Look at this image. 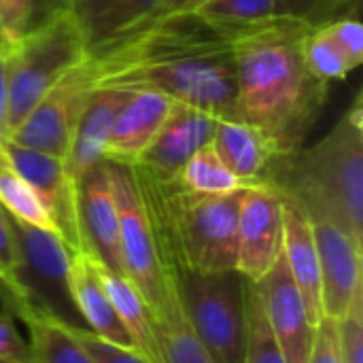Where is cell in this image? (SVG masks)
I'll return each instance as SVG.
<instances>
[{
  "mask_svg": "<svg viewBox=\"0 0 363 363\" xmlns=\"http://www.w3.org/2000/svg\"><path fill=\"white\" fill-rule=\"evenodd\" d=\"M87 60L96 87L160 91L217 119H236L232 30L198 13L128 32Z\"/></svg>",
  "mask_w": 363,
  "mask_h": 363,
  "instance_id": "cell-1",
  "label": "cell"
},
{
  "mask_svg": "<svg viewBox=\"0 0 363 363\" xmlns=\"http://www.w3.org/2000/svg\"><path fill=\"white\" fill-rule=\"evenodd\" d=\"M313 23L270 17L230 28L236 68V119L259 130L277 157L300 151L317 123L328 85L302 55V40Z\"/></svg>",
  "mask_w": 363,
  "mask_h": 363,
  "instance_id": "cell-2",
  "label": "cell"
},
{
  "mask_svg": "<svg viewBox=\"0 0 363 363\" xmlns=\"http://www.w3.org/2000/svg\"><path fill=\"white\" fill-rule=\"evenodd\" d=\"M279 179H268L302 208L334 215L363 242V113L362 94L351 111L313 149L296 151Z\"/></svg>",
  "mask_w": 363,
  "mask_h": 363,
  "instance_id": "cell-3",
  "label": "cell"
},
{
  "mask_svg": "<svg viewBox=\"0 0 363 363\" xmlns=\"http://www.w3.org/2000/svg\"><path fill=\"white\" fill-rule=\"evenodd\" d=\"M185 321L215 363L245 362L247 279L236 270L194 272L164 264Z\"/></svg>",
  "mask_w": 363,
  "mask_h": 363,
  "instance_id": "cell-4",
  "label": "cell"
},
{
  "mask_svg": "<svg viewBox=\"0 0 363 363\" xmlns=\"http://www.w3.org/2000/svg\"><path fill=\"white\" fill-rule=\"evenodd\" d=\"M2 55L6 70V136L66 72L87 60L70 13L2 45Z\"/></svg>",
  "mask_w": 363,
  "mask_h": 363,
  "instance_id": "cell-5",
  "label": "cell"
},
{
  "mask_svg": "<svg viewBox=\"0 0 363 363\" xmlns=\"http://www.w3.org/2000/svg\"><path fill=\"white\" fill-rule=\"evenodd\" d=\"M9 219L17 245V285L21 291V306L15 317L34 311L72 330H87L68 287L72 251L60 236L21 223L11 215Z\"/></svg>",
  "mask_w": 363,
  "mask_h": 363,
  "instance_id": "cell-6",
  "label": "cell"
},
{
  "mask_svg": "<svg viewBox=\"0 0 363 363\" xmlns=\"http://www.w3.org/2000/svg\"><path fill=\"white\" fill-rule=\"evenodd\" d=\"M104 166L117 204L121 270L153 313L168 300L172 283L160 259L155 234L134 177V168L111 160H104Z\"/></svg>",
  "mask_w": 363,
  "mask_h": 363,
  "instance_id": "cell-7",
  "label": "cell"
},
{
  "mask_svg": "<svg viewBox=\"0 0 363 363\" xmlns=\"http://www.w3.org/2000/svg\"><path fill=\"white\" fill-rule=\"evenodd\" d=\"M94 85L89 60L66 72L6 136L13 143L64 162L77 121L87 106Z\"/></svg>",
  "mask_w": 363,
  "mask_h": 363,
  "instance_id": "cell-8",
  "label": "cell"
},
{
  "mask_svg": "<svg viewBox=\"0 0 363 363\" xmlns=\"http://www.w3.org/2000/svg\"><path fill=\"white\" fill-rule=\"evenodd\" d=\"M311 219L319 272H321V306L323 315L340 321L349 313L353 300L363 294L362 251L359 242L334 215L319 208H302Z\"/></svg>",
  "mask_w": 363,
  "mask_h": 363,
  "instance_id": "cell-9",
  "label": "cell"
},
{
  "mask_svg": "<svg viewBox=\"0 0 363 363\" xmlns=\"http://www.w3.org/2000/svg\"><path fill=\"white\" fill-rule=\"evenodd\" d=\"M283 253V196L266 183L245 189L238 211L236 272L249 283H259Z\"/></svg>",
  "mask_w": 363,
  "mask_h": 363,
  "instance_id": "cell-10",
  "label": "cell"
},
{
  "mask_svg": "<svg viewBox=\"0 0 363 363\" xmlns=\"http://www.w3.org/2000/svg\"><path fill=\"white\" fill-rule=\"evenodd\" d=\"M4 149L13 168L32 185L43 204L47 206L57 236L72 253H81L79 228H77V183L66 174L64 162L47 153L21 147L11 138H2Z\"/></svg>",
  "mask_w": 363,
  "mask_h": 363,
  "instance_id": "cell-11",
  "label": "cell"
},
{
  "mask_svg": "<svg viewBox=\"0 0 363 363\" xmlns=\"http://www.w3.org/2000/svg\"><path fill=\"white\" fill-rule=\"evenodd\" d=\"M77 228L81 253L123 277L119 257V219L104 162L77 181Z\"/></svg>",
  "mask_w": 363,
  "mask_h": 363,
  "instance_id": "cell-12",
  "label": "cell"
},
{
  "mask_svg": "<svg viewBox=\"0 0 363 363\" xmlns=\"http://www.w3.org/2000/svg\"><path fill=\"white\" fill-rule=\"evenodd\" d=\"M268 325L283 351L287 363H308L313 340H315V323L308 317L304 300L287 270V264L281 257L270 268V272L255 283Z\"/></svg>",
  "mask_w": 363,
  "mask_h": 363,
  "instance_id": "cell-13",
  "label": "cell"
},
{
  "mask_svg": "<svg viewBox=\"0 0 363 363\" xmlns=\"http://www.w3.org/2000/svg\"><path fill=\"white\" fill-rule=\"evenodd\" d=\"M217 117L194 108L189 104L172 100L170 113L162 123L160 132L140 155L138 164L155 179L172 181L185 166V162L208 147L217 128Z\"/></svg>",
  "mask_w": 363,
  "mask_h": 363,
  "instance_id": "cell-14",
  "label": "cell"
},
{
  "mask_svg": "<svg viewBox=\"0 0 363 363\" xmlns=\"http://www.w3.org/2000/svg\"><path fill=\"white\" fill-rule=\"evenodd\" d=\"M172 100L160 91L138 89L128 91L123 104L119 106L108 140L104 160L134 166L147 151L162 123L170 113Z\"/></svg>",
  "mask_w": 363,
  "mask_h": 363,
  "instance_id": "cell-15",
  "label": "cell"
},
{
  "mask_svg": "<svg viewBox=\"0 0 363 363\" xmlns=\"http://www.w3.org/2000/svg\"><path fill=\"white\" fill-rule=\"evenodd\" d=\"M283 259L287 270L304 300L311 321L317 323L325 317L321 306V272H319V255L315 245V234L311 219L302 211V206L283 194Z\"/></svg>",
  "mask_w": 363,
  "mask_h": 363,
  "instance_id": "cell-16",
  "label": "cell"
},
{
  "mask_svg": "<svg viewBox=\"0 0 363 363\" xmlns=\"http://www.w3.org/2000/svg\"><path fill=\"white\" fill-rule=\"evenodd\" d=\"M125 96L128 91L113 87H96L91 91L64 157V168L72 183H77L87 170L104 162L106 140Z\"/></svg>",
  "mask_w": 363,
  "mask_h": 363,
  "instance_id": "cell-17",
  "label": "cell"
},
{
  "mask_svg": "<svg viewBox=\"0 0 363 363\" xmlns=\"http://www.w3.org/2000/svg\"><path fill=\"white\" fill-rule=\"evenodd\" d=\"M160 0H68V13L91 57L104 45L132 30Z\"/></svg>",
  "mask_w": 363,
  "mask_h": 363,
  "instance_id": "cell-18",
  "label": "cell"
},
{
  "mask_svg": "<svg viewBox=\"0 0 363 363\" xmlns=\"http://www.w3.org/2000/svg\"><path fill=\"white\" fill-rule=\"evenodd\" d=\"M68 287H70V298L77 306V313L81 315V319L89 332H94L96 336H100L108 342H115L121 347H134L128 330L123 328L121 319L117 317V313H115L108 296L104 294V289L91 268V262L85 253L70 255Z\"/></svg>",
  "mask_w": 363,
  "mask_h": 363,
  "instance_id": "cell-19",
  "label": "cell"
},
{
  "mask_svg": "<svg viewBox=\"0 0 363 363\" xmlns=\"http://www.w3.org/2000/svg\"><path fill=\"white\" fill-rule=\"evenodd\" d=\"M211 147L225 168L245 185L264 181L272 162L279 160L266 136L238 119H219Z\"/></svg>",
  "mask_w": 363,
  "mask_h": 363,
  "instance_id": "cell-20",
  "label": "cell"
},
{
  "mask_svg": "<svg viewBox=\"0 0 363 363\" xmlns=\"http://www.w3.org/2000/svg\"><path fill=\"white\" fill-rule=\"evenodd\" d=\"M89 262H91V268H94L104 294L108 296L117 317L121 319L123 328L128 330L134 347L151 363H160V349L155 342L151 311L145 304V300L140 298V294L134 289V285L125 277L111 272L108 268H104L102 264H98L91 257H89Z\"/></svg>",
  "mask_w": 363,
  "mask_h": 363,
  "instance_id": "cell-21",
  "label": "cell"
},
{
  "mask_svg": "<svg viewBox=\"0 0 363 363\" xmlns=\"http://www.w3.org/2000/svg\"><path fill=\"white\" fill-rule=\"evenodd\" d=\"M151 319L160 349V363H215L185 321L174 289L164 306L151 313Z\"/></svg>",
  "mask_w": 363,
  "mask_h": 363,
  "instance_id": "cell-22",
  "label": "cell"
},
{
  "mask_svg": "<svg viewBox=\"0 0 363 363\" xmlns=\"http://www.w3.org/2000/svg\"><path fill=\"white\" fill-rule=\"evenodd\" d=\"M19 319L28 328L32 363H94L72 328L62 321L34 311L19 315Z\"/></svg>",
  "mask_w": 363,
  "mask_h": 363,
  "instance_id": "cell-23",
  "label": "cell"
},
{
  "mask_svg": "<svg viewBox=\"0 0 363 363\" xmlns=\"http://www.w3.org/2000/svg\"><path fill=\"white\" fill-rule=\"evenodd\" d=\"M0 206L13 219L57 236L55 223L47 206L43 204L38 194L32 189V185L13 168L2 147H0Z\"/></svg>",
  "mask_w": 363,
  "mask_h": 363,
  "instance_id": "cell-24",
  "label": "cell"
},
{
  "mask_svg": "<svg viewBox=\"0 0 363 363\" xmlns=\"http://www.w3.org/2000/svg\"><path fill=\"white\" fill-rule=\"evenodd\" d=\"M172 181H177L187 191L206 196H221L247 187L225 168V164L217 157L211 145L194 153Z\"/></svg>",
  "mask_w": 363,
  "mask_h": 363,
  "instance_id": "cell-25",
  "label": "cell"
},
{
  "mask_svg": "<svg viewBox=\"0 0 363 363\" xmlns=\"http://www.w3.org/2000/svg\"><path fill=\"white\" fill-rule=\"evenodd\" d=\"M242 363H287L268 325L262 296L255 283L249 281L245 294V362Z\"/></svg>",
  "mask_w": 363,
  "mask_h": 363,
  "instance_id": "cell-26",
  "label": "cell"
},
{
  "mask_svg": "<svg viewBox=\"0 0 363 363\" xmlns=\"http://www.w3.org/2000/svg\"><path fill=\"white\" fill-rule=\"evenodd\" d=\"M64 13H68V0H0V28L13 43Z\"/></svg>",
  "mask_w": 363,
  "mask_h": 363,
  "instance_id": "cell-27",
  "label": "cell"
},
{
  "mask_svg": "<svg viewBox=\"0 0 363 363\" xmlns=\"http://www.w3.org/2000/svg\"><path fill=\"white\" fill-rule=\"evenodd\" d=\"M302 55L308 70L323 83L347 79V74L353 72L347 57L340 53L336 43L328 34L325 26H313L306 32L302 40Z\"/></svg>",
  "mask_w": 363,
  "mask_h": 363,
  "instance_id": "cell-28",
  "label": "cell"
},
{
  "mask_svg": "<svg viewBox=\"0 0 363 363\" xmlns=\"http://www.w3.org/2000/svg\"><path fill=\"white\" fill-rule=\"evenodd\" d=\"M274 0H211L198 15L223 28H242L272 17Z\"/></svg>",
  "mask_w": 363,
  "mask_h": 363,
  "instance_id": "cell-29",
  "label": "cell"
},
{
  "mask_svg": "<svg viewBox=\"0 0 363 363\" xmlns=\"http://www.w3.org/2000/svg\"><path fill=\"white\" fill-rule=\"evenodd\" d=\"M72 332L77 340L83 345V349L89 353L94 363H151L134 347H121V345L108 342L89 330H72Z\"/></svg>",
  "mask_w": 363,
  "mask_h": 363,
  "instance_id": "cell-30",
  "label": "cell"
},
{
  "mask_svg": "<svg viewBox=\"0 0 363 363\" xmlns=\"http://www.w3.org/2000/svg\"><path fill=\"white\" fill-rule=\"evenodd\" d=\"M328 34L347 57L349 66L355 70L363 62V28L357 17H342L334 23H325Z\"/></svg>",
  "mask_w": 363,
  "mask_h": 363,
  "instance_id": "cell-31",
  "label": "cell"
},
{
  "mask_svg": "<svg viewBox=\"0 0 363 363\" xmlns=\"http://www.w3.org/2000/svg\"><path fill=\"white\" fill-rule=\"evenodd\" d=\"M0 362L32 363L30 345L17 332L15 317L6 308L0 311Z\"/></svg>",
  "mask_w": 363,
  "mask_h": 363,
  "instance_id": "cell-32",
  "label": "cell"
},
{
  "mask_svg": "<svg viewBox=\"0 0 363 363\" xmlns=\"http://www.w3.org/2000/svg\"><path fill=\"white\" fill-rule=\"evenodd\" d=\"M308 363H342L340 340H338V325H336L334 319L323 317L317 323Z\"/></svg>",
  "mask_w": 363,
  "mask_h": 363,
  "instance_id": "cell-33",
  "label": "cell"
},
{
  "mask_svg": "<svg viewBox=\"0 0 363 363\" xmlns=\"http://www.w3.org/2000/svg\"><path fill=\"white\" fill-rule=\"evenodd\" d=\"M211 0H160L155 6H153V11L145 17V19H140L132 30H128V32H134V30H140V28H145V26H149V23H155V21H160V19H166V17H174V15H191V13H198L204 4H208ZM128 32H123V34H128ZM121 34V36H123ZM119 38V36H117Z\"/></svg>",
  "mask_w": 363,
  "mask_h": 363,
  "instance_id": "cell-34",
  "label": "cell"
},
{
  "mask_svg": "<svg viewBox=\"0 0 363 363\" xmlns=\"http://www.w3.org/2000/svg\"><path fill=\"white\" fill-rule=\"evenodd\" d=\"M325 0H274L272 2V17L279 19H302L311 23L313 13Z\"/></svg>",
  "mask_w": 363,
  "mask_h": 363,
  "instance_id": "cell-35",
  "label": "cell"
},
{
  "mask_svg": "<svg viewBox=\"0 0 363 363\" xmlns=\"http://www.w3.org/2000/svg\"><path fill=\"white\" fill-rule=\"evenodd\" d=\"M2 138H6V70L0 45V140Z\"/></svg>",
  "mask_w": 363,
  "mask_h": 363,
  "instance_id": "cell-36",
  "label": "cell"
},
{
  "mask_svg": "<svg viewBox=\"0 0 363 363\" xmlns=\"http://www.w3.org/2000/svg\"><path fill=\"white\" fill-rule=\"evenodd\" d=\"M338 4H342V6H347V9H351L353 13H357L359 11V4H362V0H336Z\"/></svg>",
  "mask_w": 363,
  "mask_h": 363,
  "instance_id": "cell-37",
  "label": "cell"
},
{
  "mask_svg": "<svg viewBox=\"0 0 363 363\" xmlns=\"http://www.w3.org/2000/svg\"><path fill=\"white\" fill-rule=\"evenodd\" d=\"M9 43V38H6V34L2 32V28H0V45H6Z\"/></svg>",
  "mask_w": 363,
  "mask_h": 363,
  "instance_id": "cell-38",
  "label": "cell"
},
{
  "mask_svg": "<svg viewBox=\"0 0 363 363\" xmlns=\"http://www.w3.org/2000/svg\"><path fill=\"white\" fill-rule=\"evenodd\" d=\"M0 363H4V362H0Z\"/></svg>",
  "mask_w": 363,
  "mask_h": 363,
  "instance_id": "cell-39",
  "label": "cell"
}]
</instances>
